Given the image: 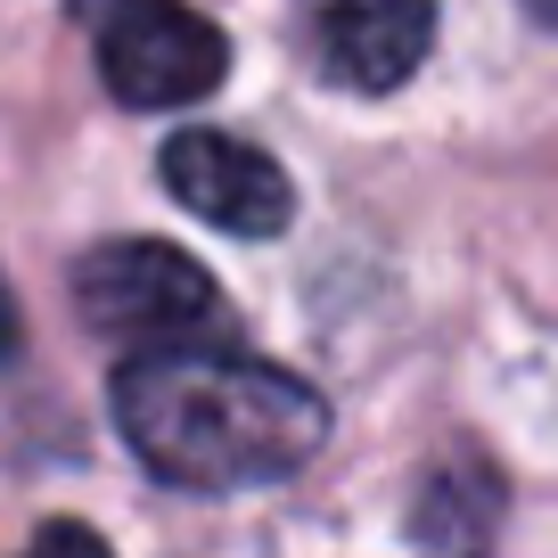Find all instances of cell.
<instances>
[{
  "instance_id": "6",
  "label": "cell",
  "mask_w": 558,
  "mask_h": 558,
  "mask_svg": "<svg viewBox=\"0 0 558 558\" xmlns=\"http://www.w3.org/2000/svg\"><path fill=\"white\" fill-rule=\"evenodd\" d=\"M17 353V296H9V271H0V362Z\"/></svg>"
},
{
  "instance_id": "3",
  "label": "cell",
  "mask_w": 558,
  "mask_h": 558,
  "mask_svg": "<svg viewBox=\"0 0 558 558\" xmlns=\"http://www.w3.org/2000/svg\"><path fill=\"white\" fill-rule=\"evenodd\" d=\"M74 313L90 337H116V345H173L222 320V288L197 255L165 239H107L74 263Z\"/></svg>"
},
{
  "instance_id": "7",
  "label": "cell",
  "mask_w": 558,
  "mask_h": 558,
  "mask_svg": "<svg viewBox=\"0 0 558 558\" xmlns=\"http://www.w3.org/2000/svg\"><path fill=\"white\" fill-rule=\"evenodd\" d=\"M518 9H525L534 25H550V34H558V0H518Z\"/></svg>"
},
{
  "instance_id": "1",
  "label": "cell",
  "mask_w": 558,
  "mask_h": 558,
  "mask_svg": "<svg viewBox=\"0 0 558 558\" xmlns=\"http://www.w3.org/2000/svg\"><path fill=\"white\" fill-rule=\"evenodd\" d=\"M116 427L157 485L255 493L296 476L329 436V402L255 353L140 345L116 369Z\"/></svg>"
},
{
  "instance_id": "2",
  "label": "cell",
  "mask_w": 558,
  "mask_h": 558,
  "mask_svg": "<svg viewBox=\"0 0 558 558\" xmlns=\"http://www.w3.org/2000/svg\"><path fill=\"white\" fill-rule=\"evenodd\" d=\"M90 66L123 107H190L230 74V41L190 0H74Z\"/></svg>"
},
{
  "instance_id": "4",
  "label": "cell",
  "mask_w": 558,
  "mask_h": 558,
  "mask_svg": "<svg viewBox=\"0 0 558 558\" xmlns=\"http://www.w3.org/2000/svg\"><path fill=\"white\" fill-rule=\"evenodd\" d=\"M157 181L165 197H173L181 214H197V222L230 230V239H279V230L296 222V190H288V173L271 165V148H255V140L239 132H173L157 157Z\"/></svg>"
},
{
  "instance_id": "5",
  "label": "cell",
  "mask_w": 558,
  "mask_h": 558,
  "mask_svg": "<svg viewBox=\"0 0 558 558\" xmlns=\"http://www.w3.org/2000/svg\"><path fill=\"white\" fill-rule=\"evenodd\" d=\"M304 50L337 90H402L436 50V0H304Z\"/></svg>"
}]
</instances>
